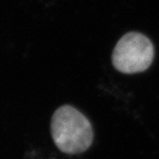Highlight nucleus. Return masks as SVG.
<instances>
[{"mask_svg":"<svg viewBox=\"0 0 159 159\" xmlns=\"http://www.w3.org/2000/svg\"><path fill=\"white\" fill-rule=\"evenodd\" d=\"M51 133L57 148L70 155L85 152L93 142L89 120L77 109L66 104L52 115Z\"/></svg>","mask_w":159,"mask_h":159,"instance_id":"obj_1","label":"nucleus"},{"mask_svg":"<svg viewBox=\"0 0 159 159\" xmlns=\"http://www.w3.org/2000/svg\"><path fill=\"white\" fill-rule=\"evenodd\" d=\"M154 47L148 37L140 33L125 34L118 42L112 53V65L120 73H141L150 66Z\"/></svg>","mask_w":159,"mask_h":159,"instance_id":"obj_2","label":"nucleus"}]
</instances>
